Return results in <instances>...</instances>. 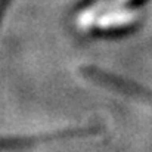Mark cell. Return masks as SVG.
<instances>
[{"mask_svg": "<svg viewBox=\"0 0 152 152\" xmlns=\"http://www.w3.org/2000/svg\"><path fill=\"white\" fill-rule=\"evenodd\" d=\"M86 72H87L89 77H92V78H95V80H98V81L106 83V84H109V86H112V87H117V89L121 90V92H126V93H129V95H132V96L142 98V99L148 101L149 103H152V93L145 92V89L137 87V86H134V84H132V83H127V81L120 80V77H112V75H109V74H106V72H102L99 69H95V68L86 69Z\"/></svg>", "mask_w": 152, "mask_h": 152, "instance_id": "6da1fadb", "label": "cell"}]
</instances>
